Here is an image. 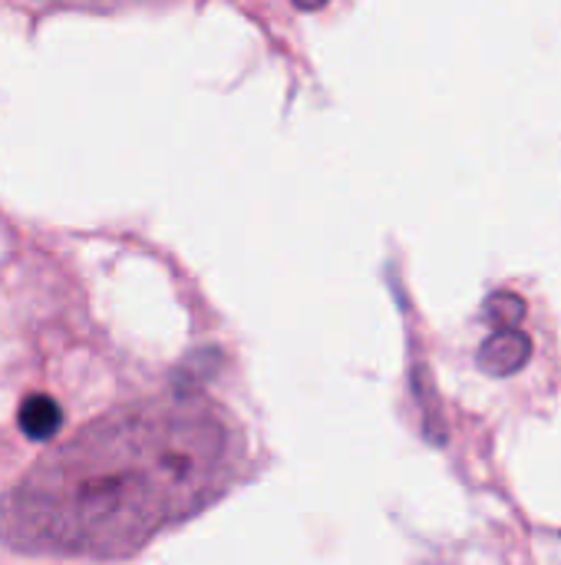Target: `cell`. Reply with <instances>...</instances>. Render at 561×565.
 Instances as JSON below:
<instances>
[{
    "label": "cell",
    "mask_w": 561,
    "mask_h": 565,
    "mask_svg": "<svg viewBox=\"0 0 561 565\" xmlns=\"http://www.w3.org/2000/svg\"><path fill=\"white\" fill-rule=\"evenodd\" d=\"M60 420H63V414H60L56 401H50L46 394H30L20 404V414H17V424H20L23 437H30L36 444L53 440L56 430H60Z\"/></svg>",
    "instance_id": "obj_3"
},
{
    "label": "cell",
    "mask_w": 561,
    "mask_h": 565,
    "mask_svg": "<svg viewBox=\"0 0 561 565\" xmlns=\"http://www.w3.org/2000/svg\"><path fill=\"white\" fill-rule=\"evenodd\" d=\"M486 315H489V321H496V324H499V331H509V328H516V324L522 321V315H526V301H522V298H516V295L499 291V295H493V298L486 301Z\"/></svg>",
    "instance_id": "obj_4"
},
{
    "label": "cell",
    "mask_w": 561,
    "mask_h": 565,
    "mask_svg": "<svg viewBox=\"0 0 561 565\" xmlns=\"http://www.w3.org/2000/svg\"><path fill=\"white\" fill-rule=\"evenodd\" d=\"M529 358H532V341L519 328L496 331L479 348V367L486 374H496V377H509V374L522 371L529 364Z\"/></svg>",
    "instance_id": "obj_2"
},
{
    "label": "cell",
    "mask_w": 561,
    "mask_h": 565,
    "mask_svg": "<svg viewBox=\"0 0 561 565\" xmlns=\"http://www.w3.org/2000/svg\"><path fill=\"white\" fill-rule=\"evenodd\" d=\"M241 460L235 420L198 397L99 417L43 457L0 503L17 550L126 556L225 490Z\"/></svg>",
    "instance_id": "obj_1"
}]
</instances>
